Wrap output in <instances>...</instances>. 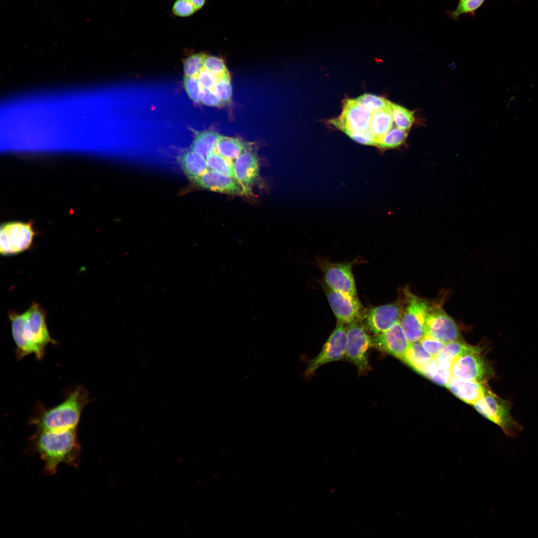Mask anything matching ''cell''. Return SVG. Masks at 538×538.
I'll return each instance as SVG.
<instances>
[{"mask_svg":"<svg viewBox=\"0 0 538 538\" xmlns=\"http://www.w3.org/2000/svg\"><path fill=\"white\" fill-rule=\"evenodd\" d=\"M391 112L397 127L409 130L414 121V112L396 104L391 103Z\"/></svg>","mask_w":538,"mask_h":538,"instance_id":"26","label":"cell"},{"mask_svg":"<svg viewBox=\"0 0 538 538\" xmlns=\"http://www.w3.org/2000/svg\"><path fill=\"white\" fill-rule=\"evenodd\" d=\"M338 129L358 143L366 145H376V144L375 139L371 131L366 132H359L344 127H339Z\"/></svg>","mask_w":538,"mask_h":538,"instance_id":"36","label":"cell"},{"mask_svg":"<svg viewBox=\"0 0 538 538\" xmlns=\"http://www.w3.org/2000/svg\"><path fill=\"white\" fill-rule=\"evenodd\" d=\"M29 450L37 454L44 462L47 475L56 473L61 464L77 467L81 447L77 429L57 431L36 430L29 439Z\"/></svg>","mask_w":538,"mask_h":538,"instance_id":"2","label":"cell"},{"mask_svg":"<svg viewBox=\"0 0 538 538\" xmlns=\"http://www.w3.org/2000/svg\"><path fill=\"white\" fill-rule=\"evenodd\" d=\"M355 100L372 113L390 109L392 103L383 97L368 93L364 94Z\"/></svg>","mask_w":538,"mask_h":538,"instance_id":"27","label":"cell"},{"mask_svg":"<svg viewBox=\"0 0 538 538\" xmlns=\"http://www.w3.org/2000/svg\"><path fill=\"white\" fill-rule=\"evenodd\" d=\"M183 83L189 97L194 102L201 103L203 89L197 77L184 76Z\"/></svg>","mask_w":538,"mask_h":538,"instance_id":"33","label":"cell"},{"mask_svg":"<svg viewBox=\"0 0 538 538\" xmlns=\"http://www.w3.org/2000/svg\"><path fill=\"white\" fill-rule=\"evenodd\" d=\"M347 330L346 357L354 364L360 373L364 374L371 369L368 350L372 346V338L358 322L349 323Z\"/></svg>","mask_w":538,"mask_h":538,"instance_id":"9","label":"cell"},{"mask_svg":"<svg viewBox=\"0 0 538 538\" xmlns=\"http://www.w3.org/2000/svg\"><path fill=\"white\" fill-rule=\"evenodd\" d=\"M372 346L403 361L410 343L400 322L372 338Z\"/></svg>","mask_w":538,"mask_h":538,"instance_id":"16","label":"cell"},{"mask_svg":"<svg viewBox=\"0 0 538 538\" xmlns=\"http://www.w3.org/2000/svg\"><path fill=\"white\" fill-rule=\"evenodd\" d=\"M432 358H433L424 350L420 342H417L410 343L403 361L423 375Z\"/></svg>","mask_w":538,"mask_h":538,"instance_id":"22","label":"cell"},{"mask_svg":"<svg viewBox=\"0 0 538 538\" xmlns=\"http://www.w3.org/2000/svg\"><path fill=\"white\" fill-rule=\"evenodd\" d=\"M481 351L479 347L471 346L457 340L446 344L443 350L434 359L439 367L451 371L454 361L460 356L468 353Z\"/></svg>","mask_w":538,"mask_h":538,"instance_id":"19","label":"cell"},{"mask_svg":"<svg viewBox=\"0 0 538 538\" xmlns=\"http://www.w3.org/2000/svg\"><path fill=\"white\" fill-rule=\"evenodd\" d=\"M192 181L199 187L212 191L245 195L242 187L235 179L213 170L208 169Z\"/></svg>","mask_w":538,"mask_h":538,"instance_id":"17","label":"cell"},{"mask_svg":"<svg viewBox=\"0 0 538 538\" xmlns=\"http://www.w3.org/2000/svg\"><path fill=\"white\" fill-rule=\"evenodd\" d=\"M426 335L436 338L445 344L460 340L458 325L442 307L431 304L426 321Z\"/></svg>","mask_w":538,"mask_h":538,"instance_id":"11","label":"cell"},{"mask_svg":"<svg viewBox=\"0 0 538 538\" xmlns=\"http://www.w3.org/2000/svg\"><path fill=\"white\" fill-rule=\"evenodd\" d=\"M194 6L196 10L202 8L205 4L207 0H188Z\"/></svg>","mask_w":538,"mask_h":538,"instance_id":"40","label":"cell"},{"mask_svg":"<svg viewBox=\"0 0 538 538\" xmlns=\"http://www.w3.org/2000/svg\"><path fill=\"white\" fill-rule=\"evenodd\" d=\"M235 178L242 187L246 196L251 195L252 188L258 179L259 160L251 144L235 159Z\"/></svg>","mask_w":538,"mask_h":538,"instance_id":"14","label":"cell"},{"mask_svg":"<svg viewBox=\"0 0 538 538\" xmlns=\"http://www.w3.org/2000/svg\"><path fill=\"white\" fill-rule=\"evenodd\" d=\"M419 342L424 350L433 358L443 350L446 344L428 335H425Z\"/></svg>","mask_w":538,"mask_h":538,"instance_id":"35","label":"cell"},{"mask_svg":"<svg viewBox=\"0 0 538 538\" xmlns=\"http://www.w3.org/2000/svg\"><path fill=\"white\" fill-rule=\"evenodd\" d=\"M203 89V95L201 101L203 104L212 107H220L224 105L214 90L206 88Z\"/></svg>","mask_w":538,"mask_h":538,"instance_id":"39","label":"cell"},{"mask_svg":"<svg viewBox=\"0 0 538 538\" xmlns=\"http://www.w3.org/2000/svg\"><path fill=\"white\" fill-rule=\"evenodd\" d=\"M446 387L457 397L473 404L489 387L486 383L461 379L452 376Z\"/></svg>","mask_w":538,"mask_h":538,"instance_id":"18","label":"cell"},{"mask_svg":"<svg viewBox=\"0 0 538 538\" xmlns=\"http://www.w3.org/2000/svg\"><path fill=\"white\" fill-rule=\"evenodd\" d=\"M408 133V130L392 129L377 141L376 145L383 148L397 147L404 141Z\"/></svg>","mask_w":538,"mask_h":538,"instance_id":"28","label":"cell"},{"mask_svg":"<svg viewBox=\"0 0 538 538\" xmlns=\"http://www.w3.org/2000/svg\"><path fill=\"white\" fill-rule=\"evenodd\" d=\"M208 169L217 171L234 179V165L232 160L221 155L216 151L206 158Z\"/></svg>","mask_w":538,"mask_h":538,"instance_id":"25","label":"cell"},{"mask_svg":"<svg viewBox=\"0 0 538 538\" xmlns=\"http://www.w3.org/2000/svg\"><path fill=\"white\" fill-rule=\"evenodd\" d=\"M180 162L184 172L192 180L201 176L208 169L206 158L191 149L182 154Z\"/></svg>","mask_w":538,"mask_h":538,"instance_id":"20","label":"cell"},{"mask_svg":"<svg viewBox=\"0 0 538 538\" xmlns=\"http://www.w3.org/2000/svg\"><path fill=\"white\" fill-rule=\"evenodd\" d=\"M9 318L17 360L34 355L40 361L44 357L46 347L57 344L49 333L46 313L38 303L33 302L21 314L11 312Z\"/></svg>","mask_w":538,"mask_h":538,"instance_id":"1","label":"cell"},{"mask_svg":"<svg viewBox=\"0 0 538 538\" xmlns=\"http://www.w3.org/2000/svg\"><path fill=\"white\" fill-rule=\"evenodd\" d=\"M223 135L212 130H206L196 133L191 148L205 158L215 151L218 141Z\"/></svg>","mask_w":538,"mask_h":538,"instance_id":"21","label":"cell"},{"mask_svg":"<svg viewBox=\"0 0 538 538\" xmlns=\"http://www.w3.org/2000/svg\"><path fill=\"white\" fill-rule=\"evenodd\" d=\"M404 291V299L399 322L410 343L419 342L426 335V318L431 303L408 289Z\"/></svg>","mask_w":538,"mask_h":538,"instance_id":"5","label":"cell"},{"mask_svg":"<svg viewBox=\"0 0 538 538\" xmlns=\"http://www.w3.org/2000/svg\"><path fill=\"white\" fill-rule=\"evenodd\" d=\"M251 144L239 138L223 135L218 142L215 151L233 160L236 159Z\"/></svg>","mask_w":538,"mask_h":538,"instance_id":"23","label":"cell"},{"mask_svg":"<svg viewBox=\"0 0 538 538\" xmlns=\"http://www.w3.org/2000/svg\"><path fill=\"white\" fill-rule=\"evenodd\" d=\"M481 351L468 353L458 357L451 369L452 376L481 383H487L494 377L492 367L481 354Z\"/></svg>","mask_w":538,"mask_h":538,"instance_id":"8","label":"cell"},{"mask_svg":"<svg viewBox=\"0 0 538 538\" xmlns=\"http://www.w3.org/2000/svg\"><path fill=\"white\" fill-rule=\"evenodd\" d=\"M402 307L397 302L371 309L366 316L367 328L376 335L385 332L400 321Z\"/></svg>","mask_w":538,"mask_h":538,"instance_id":"15","label":"cell"},{"mask_svg":"<svg viewBox=\"0 0 538 538\" xmlns=\"http://www.w3.org/2000/svg\"><path fill=\"white\" fill-rule=\"evenodd\" d=\"M206 56L204 53L193 54L183 60L184 76L196 77L204 67V61Z\"/></svg>","mask_w":538,"mask_h":538,"instance_id":"30","label":"cell"},{"mask_svg":"<svg viewBox=\"0 0 538 538\" xmlns=\"http://www.w3.org/2000/svg\"><path fill=\"white\" fill-rule=\"evenodd\" d=\"M35 232L32 222L18 221L2 224L0 230V253L3 256L14 255L28 249Z\"/></svg>","mask_w":538,"mask_h":538,"instance_id":"6","label":"cell"},{"mask_svg":"<svg viewBox=\"0 0 538 538\" xmlns=\"http://www.w3.org/2000/svg\"><path fill=\"white\" fill-rule=\"evenodd\" d=\"M473 405L480 414L500 427L508 437H514L523 430V426L511 415V402L501 398L489 387Z\"/></svg>","mask_w":538,"mask_h":538,"instance_id":"4","label":"cell"},{"mask_svg":"<svg viewBox=\"0 0 538 538\" xmlns=\"http://www.w3.org/2000/svg\"><path fill=\"white\" fill-rule=\"evenodd\" d=\"M423 375L430 379L434 383L446 386L452 377L451 371L441 368L438 366L434 358L429 363Z\"/></svg>","mask_w":538,"mask_h":538,"instance_id":"29","label":"cell"},{"mask_svg":"<svg viewBox=\"0 0 538 538\" xmlns=\"http://www.w3.org/2000/svg\"><path fill=\"white\" fill-rule=\"evenodd\" d=\"M88 391L77 386L66 395L63 402L51 408L39 406L37 414L29 423L36 430L57 431L77 429L82 411L90 401Z\"/></svg>","mask_w":538,"mask_h":538,"instance_id":"3","label":"cell"},{"mask_svg":"<svg viewBox=\"0 0 538 538\" xmlns=\"http://www.w3.org/2000/svg\"><path fill=\"white\" fill-rule=\"evenodd\" d=\"M372 113L355 99L344 101L342 111L337 118L329 121L335 128L344 127L359 132L370 131Z\"/></svg>","mask_w":538,"mask_h":538,"instance_id":"13","label":"cell"},{"mask_svg":"<svg viewBox=\"0 0 538 538\" xmlns=\"http://www.w3.org/2000/svg\"><path fill=\"white\" fill-rule=\"evenodd\" d=\"M325 284L331 289L352 297L357 290L351 266L346 263H321Z\"/></svg>","mask_w":538,"mask_h":538,"instance_id":"12","label":"cell"},{"mask_svg":"<svg viewBox=\"0 0 538 538\" xmlns=\"http://www.w3.org/2000/svg\"><path fill=\"white\" fill-rule=\"evenodd\" d=\"M196 11L188 0H176L172 8L175 15L182 17L191 16Z\"/></svg>","mask_w":538,"mask_h":538,"instance_id":"37","label":"cell"},{"mask_svg":"<svg viewBox=\"0 0 538 538\" xmlns=\"http://www.w3.org/2000/svg\"><path fill=\"white\" fill-rule=\"evenodd\" d=\"M393 122L391 109L378 111L372 114L370 130L376 143L392 129Z\"/></svg>","mask_w":538,"mask_h":538,"instance_id":"24","label":"cell"},{"mask_svg":"<svg viewBox=\"0 0 538 538\" xmlns=\"http://www.w3.org/2000/svg\"><path fill=\"white\" fill-rule=\"evenodd\" d=\"M214 90L224 104L231 102L232 89L229 73L218 77Z\"/></svg>","mask_w":538,"mask_h":538,"instance_id":"31","label":"cell"},{"mask_svg":"<svg viewBox=\"0 0 538 538\" xmlns=\"http://www.w3.org/2000/svg\"><path fill=\"white\" fill-rule=\"evenodd\" d=\"M322 286L331 309L339 321L349 324L358 322L363 319L364 309L357 297L334 290L324 282Z\"/></svg>","mask_w":538,"mask_h":538,"instance_id":"10","label":"cell"},{"mask_svg":"<svg viewBox=\"0 0 538 538\" xmlns=\"http://www.w3.org/2000/svg\"><path fill=\"white\" fill-rule=\"evenodd\" d=\"M204 67L217 77L229 73L224 60L216 56L206 55L204 61Z\"/></svg>","mask_w":538,"mask_h":538,"instance_id":"34","label":"cell"},{"mask_svg":"<svg viewBox=\"0 0 538 538\" xmlns=\"http://www.w3.org/2000/svg\"><path fill=\"white\" fill-rule=\"evenodd\" d=\"M347 330L344 323L339 321L319 354L308 363L304 373L305 377L312 376L320 367L327 363L340 360L346 357Z\"/></svg>","mask_w":538,"mask_h":538,"instance_id":"7","label":"cell"},{"mask_svg":"<svg viewBox=\"0 0 538 538\" xmlns=\"http://www.w3.org/2000/svg\"><path fill=\"white\" fill-rule=\"evenodd\" d=\"M196 77L203 88L214 90L218 77L213 73L203 67Z\"/></svg>","mask_w":538,"mask_h":538,"instance_id":"38","label":"cell"},{"mask_svg":"<svg viewBox=\"0 0 538 538\" xmlns=\"http://www.w3.org/2000/svg\"><path fill=\"white\" fill-rule=\"evenodd\" d=\"M485 0H459L455 9L449 12V16L457 20L462 14L474 13L484 2Z\"/></svg>","mask_w":538,"mask_h":538,"instance_id":"32","label":"cell"}]
</instances>
